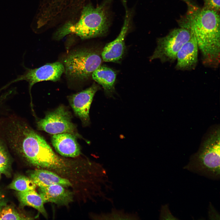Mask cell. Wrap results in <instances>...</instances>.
Segmentation results:
<instances>
[{
	"instance_id": "cell-11",
	"label": "cell",
	"mask_w": 220,
	"mask_h": 220,
	"mask_svg": "<svg viewBox=\"0 0 220 220\" xmlns=\"http://www.w3.org/2000/svg\"><path fill=\"white\" fill-rule=\"evenodd\" d=\"M53 146L63 156L75 157L79 156L80 149L76 137L68 133L53 134L51 138Z\"/></svg>"
},
{
	"instance_id": "cell-3",
	"label": "cell",
	"mask_w": 220,
	"mask_h": 220,
	"mask_svg": "<svg viewBox=\"0 0 220 220\" xmlns=\"http://www.w3.org/2000/svg\"><path fill=\"white\" fill-rule=\"evenodd\" d=\"M220 130H213L184 168L213 178L220 177Z\"/></svg>"
},
{
	"instance_id": "cell-13",
	"label": "cell",
	"mask_w": 220,
	"mask_h": 220,
	"mask_svg": "<svg viewBox=\"0 0 220 220\" xmlns=\"http://www.w3.org/2000/svg\"><path fill=\"white\" fill-rule=\"evenodd\" d=\"M29 177L39 188L55 184L61 185L64 187L72 185L71 183L68 180L52 172L44 169H36L31 171Z\"/></svg>"
},
{
	"instance_id": "cell-21",
	"label": "cell",
	"mask_w": 220,
	"mask_h": 220,
	"mask_svg": "<svg viewBox=\"0 0 220 220\" xmlns=\"http://www.w3.org/2000/svg\"><path fill=\"white\" fill-rule=\"evenodd\" d=\"M5 205V201L4 196L0 191V209Z\"/></svg>"
},
{
	"instance_id": "cell-5",
	"label": "cell",
	"mask_w": 220,
	"mask_h": 220,
	"mask_svg": "<svg viewBox=\"0 0 220 220\" xmlns=\"http://www.w3.org/2000/svg\"><path fill=\"white\" fill-rule=\"evenodd\" d=\"M191 36L190 31L185 28L174 29L166 36L157 39L156 47L149 57L150 60L158 59L163 63L173 62L181 47Z\"/></svg>"
},
{
	"instance_id": "cell-7",
	"label": "cell",
	"mask_w": 220,
	"mask_h": 220,
	"mask_svg": "<svg viewBox=\"0 0 220 220\" xmlns=\"http://www.w3.org/2000/svg\"><path fill=\"white\" fill-rule=\"evenodd\" d=\"M23 67L25 69L24 73L5 85L0 90L13 83L24 80L28 82L29 90L31 91L32 86L38 82L44 81L56 82L59 80L64 71L63 64L59 62L48 63L34 69L28 68L24 65Z\"/></svg>"
},
{
	"instance_id": "cell-8",
	"label": "cell",
	"mask_w": 220,
	"mask_h": 220,
	"mask_svg": "<svg viewBox=\"0 0 220 220\" xmlns=\"http://www.w3.org/2000/svg\"><path fill=\"white\" fill-rule=\"evenodd\" d=\"M125 13L120 32L113 41L106 44L101 53L103 60L107 62L119 63L125 52V39L130 27L133 16L132 11L128 8L125 1H123Z\"/></svg>"
},
{
	"instance_id": "cell-15",
	"label": "cell",
	"mask_w": 220,
	"mask_h": 220,
	"mask_svg": "<svg viewBox=\"0 0 220 220\" xmlns=\"http://www.w3.org/2000/svg\"><path fill=\"white\" fill-rule=\"evenodd\" d=\"M17 196L22 206L31 207L38 210L44 217H47L44 203L39 194L35 190L18 192Z\"/></svg>"
},
{
	"instance_id": "cell-20",
	"label": "cell",
	"mask_w": 220,
	"mask_h": 220,
	"mask_svg": "<svg viewBox=\"0 0 220 220\" xmlns=\"http://www.w3.org/2000/svg\"><path fill=\"white\" fill-rule=\"evenodd\" d=\"M203 7L219 12L220 10V0H203Z\"/></svg>"
},
{
	"instance_id": "cell-16",
	"label": "cell",
	"mask_w": 220,
	"mask_h": 220,
	"mask_svg": "<svg viewBox=\"0 0 220 220\" xmlns=\"http://www.w3.org/2000/svg\"><path fill=\"white\" fill-rule=\"evenodd\" d=\"M95 218L101 220H139L140 217L137 214L128 213L122 209L113 208L109 212L103 213L96 215Z\"/></svg>"
},
{
	"instance_id": "cell-19",
	"label": "cell",
	"mask_w": 220,
	"mask_h": 220,
	"mask_svg": "<svg viewBox=\"0 0 220 220\" xmlns=\"http://www.w3.org/2000/svg\"><path fill=\"white\" fill-rule=\"evenodd\" d=\"M14 208L6 205L0 209V220H25L31 219Z\"/></svg>"
},
{
	"instance_id": "cell-6",
	"label": "cell",
	"mask_w": 220,
	"mask_h": 220,
	"mask_svg": "<svg viewBox=\"0 0 220 220\" xmlns=\"http://www.w3.org/2000/svg\"><path fill=\"white\" fill-rule=\"evenodd\" d=\"M37 124L39 130L51 134L68 133L76 137H80L75 125L72 122L70 112L63 105L47 114L37 122Z\"/></svg>"
},
{
	"instance_id": "cell-9",
	"label": "cell",
	"mask_w": 220,
	"mask_h": 220,
	"mask_svg": "<svg viewBox=\"0 0 220 220\" xmlns=\"http://www.w3.org/2000/svg\"><path fill=\"white\" fill-rule=\"evenodd\" d=\"M100 89L95 84L86 89L69 96L68 101L75 114L85 126L90 123L89 111L94 96Z\"/></svg>"
},
{
	"instance_id": "cell-1",
	"label": "cell",
	"mask_w": 220,
	"mask_h": 220,
	"mask_svg": "<svg viewBox=\"0 0 220 220\" xmlns=\"http://www.w3.org/2000/svg\"><path fill=\"white\" fill-rule=\"evenodd\" d=\"M187 6L185 14L178 22L189 31L196 42L205 66L215 68L219 64L220 16L218 12L201 7L193 0H183Z\"/></svg>"
},
{
	"instance_id": "cell-12",
	"label": "cell",
	"mask_w": 220,
	"mask_h": 220,
	"mask_svg": "<svg viewBox=\"0 0 220 220\" xmlns=\"http://www.w3.org/2000/svg\"><path fill=\"white\" fill-rule=\"evenodd\" d=\"M61 185L55 184L39 188V194L44 203L51 202L59 205H67L73 200L72 193Z\"/></svg>"
},
{
	"instance_id": "cell-17",
	"label": "cell",
	"mask_w": 220,
	"mask_h": 220,
	"mask_svg": "<svg viewBox=\"0 0 220 220\" xmlns=\"http://www.w3.org/2000/svg\"><path fill=\"white\" fill-rule=\"evenodd\" d=\"M37 187L30 178L23 175L16 177L8 186L10 189L20 192L35 190Z\"/></svg>"
},
{
	"instance_id": "cell-22",
	"label": "cell",
	"mask_w": 220,
	"mask_h": 220,
	"mask_svg": "<svg viewBox=\"0 0 220 220\" xmlns=\"http://www.w3.org/2000/svg\"><path fill=\"white\" fill-rule=\"evenodd\" d=\"M1 174H2V173H1V171H0V178H1Z\"/></svg>"
},
{
	"instance_id": "cell-10",
	"label": "cell",
	"mask_w": 220,
	"mask_h": 220,
	"mask_svg": "<svg viewBox=\"0 0 220 220\" xmlns=\"http://www.w3.org/2000/svg\"><path fill=\"white\" fill-rule=\"evenodd\" d=\"M198 50L196 40L192 35L190 39L183 44L177 53L175 68L182 71L194 69L198 62Z\"/></svg>"
},
{
	"instance_id": "cell-14",
	"label": "cell",
	"mask_w": 220,
	"mask_h": 220,
	"mask_svg": "<svg viewBox=\"0 0 220 220\" xmlns=\"http://www.w3.org/2000/svg\"><path fill=\"white\" fill-rule=\"evenodd\" d=\"M116 72L105 65H100L93 73L92 77L96 82L101 85L106 95L112 97L115 93V85Z\"/></svg>"
},
{
	"instance_id": "cell-4",
	"label": "cell",
	"mask_w": 220,
	"mask_h": 220,
	"mask_svg": "<svg viewBox=\"0 0 220 220\" xmlns=\"http://www.w3.org/2000/svg\"><path fill=\"white\" fill-rule=\"evenodd\" d=\"M102 61L101 56L95 50H76L71 52L64 59V72L70 79L81 81L87 80L101 65Z\"/></svg>"
},
{
	"instance_id": "cell-2",
	"label": "cell",
	"mask_w": 220,
	"mask_h": 220,
	"mask_svg": "<svg viewBox=\"0 0 220 220\" xmlns=\"http://www.w3.org/2000/svg\"><path fill=\"white\" fill-rule=\"evenodd\" d=\"M111 0H104L94 6L90 2L82 8L77 19L58 27L53 35L56 40L68 34H75L82 39L102 37L106 34L110 25V6Z\"/></svg>"
},
{
	"instance_id": "cell-18",
	"label": "cell",
	"mask_w": 220,
	"mask_h": 220,
	"mask_svg": "<svg viewBox=\"0 0 220 220\" xmlns=\"http://www.w3.org/2000/svg\"><path fill=\"white\" fill-rule=\"evenodd\" d=\"M10 161L7 147L0 139V170L2 174L10 175Z\"/></svg>"
}]
</instances>
